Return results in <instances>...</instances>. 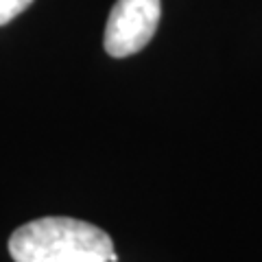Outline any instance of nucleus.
<instances>
[{
  "instance_id": "nucleus-2",
  "label": "nucleus",
  "mask_w": 262,
  "mask_h": 262,
  "mask_svg": "<svg viewBox=\"0 0 262 262\" xmlns=\"http://www.w3.org/2000/svg\"><path fill=\"white\" fill-rule=\"evenodd\" d=\"M160 15V0H116L103 37L107 55L122 59L140 53L158 31Z\"/></svg>"
},
{
  "instance_id": "nucleus-1",
  "label": "nucleus",
  "mask_w": 262,
  "mask_h": 262,
  "mask_svg": "<svg viewBox=\"0 0 262 262\" xmlns=\"http://www.w3.org/2000/svg\"><path fill=\"white\" fill-rule=\"evenodd\" d=\"M9 253L15 262H118L101 227L68 216H44L18 227Z\"/></svg>"
},
{
  "instance_id": "nucleus-3",
  "label": "nucleus",
  "mask_w": 262,
  "mask_h": 262,
  "mask_svg": "<svg viewBox=\"0 0 262 262\" xmlns=\"http://www.w3.org/2000/svg\"><path fill=\"white\" fill-rule=\"evenodd\" d=\"M31 5H33V0H0V27H5L13 18H18Z\"/></svg>"
}]
</instances>
